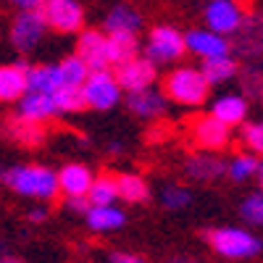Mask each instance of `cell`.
Masks as SVG:
<instances>
[{"label": "cell", "instance_id": "obj_1", "mask_svg": "<svg viewBox=\"0 0 263 263\" xmlns=\"http://www.w3.org/2000/svg\"><path fill=\"white\" fill-rule=\"evenodd\" d=\"M6 184L21 195H32V197H45V200H55L58 195V177L53 171L42 168V166H18L8 168L6 174Z\"/></svg>", "mask_w": 263, "mask_h": 263}, {"label": "cell", "instance_id": "obj_2", "mask_svg": "<svg viewBox=\"0 0 263 263\" xmlns=\"http://www.w3.org/2000/svg\"><path fill=\"white\" fill-rule=\"evenodd\" d=\"M208 79L203 71L195 69H177L163 79V95L182 105H203L208 98Z\"/></svg>", "mask_w": 263, "mask_h": 263}, {"label": "cell", "instance_id": "obj_3", "mask_svg": "<svg viewBox=\"0 0 263 263\" xmlns=\"http://www.w3.org/2000/svg\"><path fill=\"white\" fill-rule=\"evenodd\" d=\"M200 237L205 242L227 258H250L255 253H260V239H255L253 234L242 232V229H205L200 232Z\"/></svg>", "mask_w": 263, "mask_h": 263}, {"label": "cell", "instance_id": "obj_4", "mask_svg": "<svg viewBox=\"0 0 263 263\" xmlns=\"http://www.w3.org/2000/svg\"><path fill=\"white\" fill-rule=\"evenodd\" d=\"M34 11L42 16L45 27L61 34H71L79 32L84 24V11L74 3V0H40Z\"/></svg>", "mask_w": 263, "mask_h": 263}, {"label": "cell", "instance_id": "obj_5", "mask_svg": "<svg viewBox=\"0 0 263 263\" xmlns=\"http://www.w3.org/2000/svg\"><path fill=\"white\" fill-rule=\"evenodd\" d=\"M187 132H190V142L195 147H203V150H221L229 145V126L216 119L213 114L211 116H192L187 121Z\"/></svg>", "mask_w": 263, "mask_h": 263}, {"label": "cell", "instance_id": "obj_6", "mask_svg": "<svg viewBox=\"0 0 263 263\" xmlns=\"http://www.w3.org/2000/svg\"><path fill=\"white\" fill-rule=\"evenodd\" d=\"M3 132L13 142H18L21 147H40L42 142H45V137H48L45 124L37 121V119H29L24 114L6 116L3 119Z\"/></svg>", "mask_w": 263, "mask_h": 263}, {"label": "cell", "instance_id": "obj_7", "mask_svg": "<svg viewBox=\"0 0 263 263\" xmlns=\"http://www.w3.org/2000/svg\"><path fill=\"white\" fill-rule=\"evenodd\" d=\"M187 48V40H182V34L171 27H156L150 32V45H147V61L161 63V61H171V58H182Z\"/></svg>", "mask_w": 263, "mask_h": 263}, {"label": "cell", "instance_id": "obj_8", "mask_svg": "<svg viewBox=\"0 0 263 263\" xmlns=\"http://www.w3.org/2000/svg\"><path fill=\"white\" fill-rule=\"evenodd\" d=\"M239 34H237V53L253 61V58H260L263 55V13H245L242 16V24L237 27Z\"/></svg>", "mask_w": 263, "mask_h": 263}, {"label": "cell", "instance_id": "obj_9", "mask_svg": "<svg viewBox=\"0 0 263 263\" xmlns=\"http://www.w3.org/2000/svg\"><path fill=\"white\" fill-rule=\"evenodd\" d=\"M156 79V66L147 58H132L121 66H116V82L119 87H126L129 92H137V90H147Z\"/></svg>", "mask_w": 263, "mask_h": 263}, {"label": "cell", "instance_id": "obj_10", "mask_svg": "<svg viewBox=\"0 0 263 263\" xmlns=\"http://www.w3.org/2000/svg\"><path fill=\"white\" fill-rule=\"evenodd\" d=\"M42 32H45V21H42V16L34 11V8H27L24 13H18L13 27H11V42L18 48V50H32Z\"/></svg>", "mask_w": 263, "mask_h": 263}, {"label": "cell", "instance_id": "obj_11", "mask_svg": "<svg viewBox=\"0 0 263 263\" xmlns=\"http://www.w3.org/2000/svg\"><path fill=\"white\" fill-rule=\"evenodd\" d=\"M87 103L95 108H111L119 100V82L108 71H92L84 84Z\"/></svg>", "mask_w": 263, "mask_h": 263}, {"label": "cell", "instance_id": "obj_12", "mask_svg": "<svg viewBox=\"0 0 263 263\" xmlns=\"http://www.w3.org/2000/svg\"><path fill=\"white\" fill-rule=\"evenodd\" d=\"M77 55L90 66L92 71H105L108 66V37L90 29L82 32L79 42H77Z\"/></svg>", "mask_w": 263, "mask_h": 263}, {"label": "cell", "instance_id": "obj_13", "mask_svg": "<svg viewBox=\"0 0 263 263\" xmlns=\"http://www.w3.org/2000/svg\"><path fill=\"white\" fill-rule=\"evenodd\" d=\"M29 63L18 61L16 66H0V103H13L29 90Z\"/></svg>", "mask_w": 263, "mask_h": 263}, {"label": "cell", "instance_id": "obj_14", "mask_svg": "<svg viewBox=\"0 0 263 263\" xmlns=\"http://www.w3.org/2000/svg\"><path fill=\"white\" fill-rule=\"evenodd\" d=\"M205 18L216 32H234L242 24V13L232 3V0H213L205 8Z\"/></svg>", "mask_w": 263, "mask_h": 263}, {"label": "cell", "instance_id": "obj_15", "mask_svg": "<svg viewBox=\"0 0 263 263\" xmlns=\"http://www.w3.org/2000/svg\"><path fill=\"white\" fill-rule=\"evenodd\" d=\"M58 187L69 195V197H79V195H87L92 187V177L90 171L79 163H69L63 166L61 174H58Z\"/></svg>", "mask_w": 263, "mask_h": 263}, {"label": "cell", "instance_id": "obj_16", "mask_svg": "<svg viewBox=\"0 0 263 263\" xmlns=\"http://www.w3.org/2000/svg\"><path fill=\"white\" fill-rule=\"evenodd\" d=\"M187 48H192L195 53H200L205 58H224L229 53V42L211 32H190Z\"/></svg>", "mask_w": 263, "mask_h": 263}, {"label": "cell", "instance_id": "obj_17", "mask_svg": "<svg viewBox=\"0 0 263 263\" xmlns=\"http://www.w3.org/2000/svg\"><path fill=\"white\" fill-rule=\"evenodd\" d=\"M137 53V37L135 32H111L108 34V63H126Z\"/></svg>", "mask_w": 263, "mask_h": 263}, {"label": "cell", "instance_id": "obj_18", "mask_svg": "<svg viewBox=\"0 0 263 263\" xmlns=\"http://www.w3.org/2000/svg\"><path fill=\"white\" fill-rule=\"evenodd\" d=\"M184 171L190 174L192 179L208 182V179L221 177V174L227 171V166H224V161H218V158H213V156H192V158H187Z\"/></svg>", "mask_w": 263, "mask_h": 263}, {"label": "cell", "instance_id": "obj_19", "mask_svg": "<svg viewBox=\"0 0 263 263\" xmlns=\"http://www.w3.org/2000/svg\"><path fill=\"white\" fill-rule=\"evenodd\" d=\"M116 192L119 197H124L126 203H145L150 197V190L145 184V179L135 177V174H116Z\"/></svg>", "mask_w": 263, "mask_h": 263}, {"label": "cell", "instance_id": "obj_20", "mask_svg": "<svg viewBox=\"0 0 263 263\" xmlns=\"http://www.w3.org/2000/svg\"><path fill=\"white\" fill-rule=\"evenodd\" d=\"M55 108V100L50 92H29L24 100H21V114L29 116V119H37V121H45Z\"/></svg>", "mask_w": 263, "mask_h": 263}, {"label": "cell", "instance_id": "obj_21", "mask_svg": "<svg viewBox=\"0 0 263 263\" xmlns=\"http://www.w3.org/2000/svg\"><path fill=\"white\" fill-rule=\"evenodd\" d=\"M126 105H129V111L137 114V116H158V114H163V108H166L161 95L147 92V90L132 92L129 100H126Z\"/></svg>", "mask_w": 263, "mask_h": 263}, {"label": "cell", "instance_id": "obj_22", "mask_svg": "<svg viewBox=\"0 0 263 263\" xmlns=\"http://www.w3.org/2000/svg\"><path fill=\"white\" fill-rule=\"evenodd\" d=\"M248 114V103L242 98H237V95H229V98H221V100H216L213 105V116L216 119H221L227 126H234L245 119Z\"/></svg>", "mask_w": 263, "mask_h": 263}, {"label": "cell", "instance_id": "obj_23", "mask_svg": "<svg viewBox=\"0 0 263 263\" xmlns=\"http://www.w3.org/2000/svg\"><path fill=\"white\" fill-rule=\"evenodd\" d=\"M87 66L79 55H69V58H63L61 66H58V77H61V87H82L87 82Z\"/></svg>", "mask_w": 263, "mask_h": 263}, {"label": "cell", "instance_id": "obj_24", "mask_svg": "<svg viewBox=\"0 0 263 263\" xmlns=\"http://www.w3.org/2000/svg\"><path fill=\"white\" fill-rule=\"evenodd\" d=\"M27 82H29L32 92H50L53 95L55 90H61V77H58V69H53V66H37V69H32Z\"/></svg>", "mask_w": 263, "mask_h": 263}, {"label": "cell", "instance_id": "obj_25", "mask_svg": "<svg viewBox=\"0 0 263 263\" xmlns=\"http://www.w3.org/2000/svg\"><path fill=\"white\" fill-rule=\"evenodd\" d=\"M53 100L58 111H84L90 105L84 95V87H61V90L53 92Z\"/></svg>", "mask_w": 263, "mask_h": 263}, {"label": "cell", "instance_id": "obj_26", "mask_svg": "<svg viewBox=\"0 0 263 263\" xmlns=\"http://www.w3.org/2000/svg\"><path fill=\"white\" fill-rule=\"evenodd\" d=\"M105 29L108 32H135V29H140V16L126 6H116L108 13Z\"/></svg>", "mask_w": 263, "mask_h": 263}, {"label": "cell", "instance_id": "obj_27", "mask_svg": "<svg viewBox=\"0 0 263 263\" xmlns=\"http://www.w3.org/2000/svg\"><path fill=\"white\" fill-rule=\"evenodd\" d=\"M116 195H119V192H116V179L111 177V174H103L100 179H95L92 187H90V192H87V197H90L92 208H103V205H108Z\"/></svg>", "mask_w": 263, "mask_h": 263}, {"label": "cell", "instance_id": "obj_28", "mask_svg": "<svg viewBox=\"0 0 263 263\" xmlns=\"http://www.w3.org/2000/svg\"><path fill=\"white\" fill-rule=\"evenodd\" d=\"M237 71V63L232 58H208L203 63V77L208 79V84H218V82H224L229 77H234Z\"/></svg>", "mask_w": 263, "mask_h": 263}, {"label": "cell", "instance_id": "obj_29", "mask_svg": "<svg viewBox=\"0 0 263 263\" xmlns=\"http://www.w3.org/2000/svg\"><path fill=\"white\" fill-rule=\"evenodd\" d=\"M87 218H90V227L92 229H116L124 224V213L111 208V205H103V208H92L90 213H87Z\"/></svg>", "mask_w": 263, "mask_h": 263}, {"label": "cell", "instance_id": "obj_30", "mask_svg": "<svg viewBox=\"0 0 263 263\" xmlns=\"http://www.w3.org/2000/svg\"><path fill=\"white\" fill-rule=\"evenodd\" d=\"M242 218L250 224H263V192L250 195L242 203Z\"/></svg>", "mask_w": 263, "mask_h": 263}, {"label": "cell", "instance_id": "obj_31", "mask_svg": "<svg viewBox=\"0 0 263 263\" xmlns=\"http://www.w3.org/2000/svg\"><path fill=\"white\" fill-rule=\"evenodd\" d=\"M255 171H258V161H255V158H250V156H239V158L229 166L232 179H237V182L248 179L250 174H255Z\"/></svg>", "mask_w": 263, "mask_h": 263}, {"label": "cell", "instance_id": "obj_32", "mask_svg": "<svg viewBox=\"0 0 263 263\" xmlns=\"http://www.w3.org/2000/svg\"><path fill=\"white\" fill-rule=\"evenodd\" d=\"M242 84H245V90H248L250 95L263 92V90H260V87H263V71L258 69V66L248 63L245 69H242Z\"/></svg>", "mask_w": 263, "mask_h": 263}, {"label": "cell", "instance_id": "obj_33", "mask_svg": "<svg viewBox=\"0 0 263 263\" xmlns=\"http://www.w3.org/2000/svg\"><path fill=\"white\" fill-rule=\"evenodd\" d=\"M242 142H245L250 150L263 153V121H258V124H248V126L242 129Z\"/></svg>", "mask_w": 263, "mask_h": 263}, {"label": "cell", "instance_id": "obj_34", "mask_svg": "<svg viewBox=\"0 0 263 263\" xmlns=\"http://www.w3.org/2000/svg\"><path fill=\"white\" fill-rule=\"evenodd\" d=\"M163 203L168 208H182L190 203V192L182 187H168V190H163Z\"/></svg>", "mask_w": 263, "mask_h": 263}, {"label": "cell", "instance_id": "obj_35", "mask_svg": "<svg viewBox=\"0 0 263 263\" xmlns=\"http://www.w3.org/2000/svg\"><path fill=\"white\" fill-rule=\"evenodd\" d=\"M66 208L74 211V213H90L92 203H90V197H87V195H79V197H69V200H66Z\"/></svg>", "mask_w": 263, "mask_h": 263}, {"label": "cell", "instance_id": "obj_36", "mask_svg": "<svg viewBox=\"0 0 263 263\" xmlns=\"http://www.w3.org/2000/svg\"><path fill=\"white\" fill-rule=\"evenodd\" d=\"M111 263H145V260L129 253H111Z\"/></svg>", "mask_w": 263, "mask_h": 263}, {"label": "cell", "instance_id": "obj_37", "mask_svg": "<svg viewBox=\"0 0 263 263\" xmlns=\"http://www.w3.org/2000/svg\"><path fill=\"white\" fill-rule=\"evenodd\" d=\"M166 263H200V260H195V258H190V255H171Z\"/></svg>", "mask_w": 263, "mask_h": 263}, {"label": "cell", "instance_id": "obj_38", "mask_svg": "<svg viewBox=\"0 0 263 263\" xmlns=\"http://www.w3.org/2000/svg\"><path fill=\"white\" fill-rule=\"evenodd\" d=\"M0 263H24L18 255H11V253H6V255H0Z\"/></svg>", "mask_w": 263, "mask_h": 263}, {"label": "cell", "instance_id": "obj_39", "mask_svg": "<svg viewBox=\"0 0 263 263\" xmlns=\"http://www.w3.org/2000/svg\"><path fill=\"white\" fill-rule=\"evenodd\" d=\"M42 218H45V211H40V208L29 213V221H42Z\"/></svg>", "mask_w": 263, "mask_h": 263}, {"label": "cell", "instance_id": "obj_40", "mask_svg": "<svg viewBox=\"0 0 263 263\" xmlns=\"http://www.w3.org/2000/svg\"><path fill=\"white\" fill-rule=\"evenodd\" d=\"M13 3H16V6H24V8H34L40 0H13Z\"/></svg>", "mask_w": 263, "mask_h": 263}, {"label": "cell", "instance_id": "obj_41", "mask_svg": "<svg viewBox=\"0 0 263 263\" xmlns=\"http://www.w3.org/2000/svg\"><path fill=\"white\" fill-rule=\"evenodd\" d=\"M255 177H258V182H260V187H263V161L258 163V171H255Z\"/></svg>", "mask_w": 263, "mask_h": 263}, {"label": "cell", "instance_id": "obj_42", "mask_svg": "<svg viewBox=\"0 0 263 263\" xmlns=\"http://www.w3.org/2000/svg\"><path fill=\"white\" fill-rule=\"evenodd\" d=\"M6 174H8L6 168H0V182H6Z\"/></svg>", "mask_w": 263, "mask_h": 263}, {"label": "cell", "instance_id": "obj_43", "mask_svg": "<svg viewBox=\"0 0 263 263\" xmlns=\"http://www.w3.org/2000/svg\"><path fill=\"white\" fill-rule=\"evenodd\" d=\"M260 98H263V92H260Z\"/></svg>", "mask_w": 263, "mask_h": 263}, {"label": "cell", "instance_id": "obj_44", "mask_svg": "<svg viewBox=\"0 0 263 263\" xmlns=\"http://www.w3.org/2000/svg\"><path fill=\"white\" fill-rule=\"evenodd\" d=\"M260 13H263V11H260Z\"/></svg>", "mask_w": 263, "mask_h": 263}]
</instances>
